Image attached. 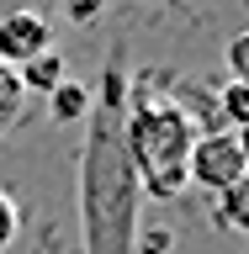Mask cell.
Wrapping results in <instances>:
<instances>
[{"instance_id": "1", "label": "cell", "mask_w": 249, "mask_h": 254, "mask_svg": "<svg viewBox=\"0 0 249 254\" xmlns=\"http://www.w3.org/2000/svg\"><path fill=\"white\" fill-rule=\"evenodd\" d=\"M127 117V59L106 53L101 85L90 90L85 143H80V238L85 254H133L143 228V186L122 143Z\"/></svg>"}, {"instance_id": "2", "label": "cell", "mask_w": 249, "mask_h": 254, "mask_svg": "<svg viewBox=\"0 0 249 254\" xmlns=\"http://www.w3.org/2000/svg\"><path fill=\"white\" fill-rule=\"evenodd\" d=\"M202 138V122L191 117L186 101H175L165 90H133L127 85V117H122V143L127 159L138 170L143 196H159V201H175L180 190L191 186V148Z\"/></svg>"}, {"instance_id": "3", "label": "cell", "mask_w": 249, "mask_h": 254, "mask_svg": "<svg viewBox=\"0 0 249 254\" xmlns=\"http://www.w3.org/2000/svg\"><path fill=\"white\" fill-rule=\"evenodd\" d=\"M186 175H191V186L212 190V196L249 186V164H244L239 138H234V132H202V138H196V148H191Z\"/></svg>"}, {"instance_id": "4", "label": "cell", "mask_w": 249, "mask_h": 254, "mask_svg": "<svg viewBox=\"0 0 249 254\" xmlns=\"http://www.w3.org/2000/svg\"><path fill=\"white\" fill-rule=\"evenodd\" d=\"M53 48V27H48L43 11H5L0 16V64L5 69H21L27 59Z\"/></svg>"}, {"instance_id": "5", "label": "cell", "mask_w": 249, "mask_h": 254, "mask_svg": "<svg viewBox=\"0 0 249 254\" xmlns=\"http://www.w3.org/2000/svg\"><path fill=\"white\" fill-rule=\"evenodd\" d=\"M16 79H21V90H27V95H53L64 79H69V69H64V53H59V48H48V53L27 59L21 69H16Z\"/></svg>"}, {"instance_id": "6", "label": "cell", "mask_w": 249, "mask_h": 254, "mask_svg": "<svg viewBox=\"0 0 249 254\" xmlns=\"http://www.w3.org/2000/svg\"><path fill=\"white\" fill-rule=\"evenodd\" d=\"M48 117H53V122H64V127L85 122V117H90V85H80V79H64L59 90L48 95Z\"/></svg>"}, {"instance_id": "7", "label": "cell", "mask_w": 249, "mask_h": 254, "mask_svg": "<svg viewBox=\"0 0 249 254\" xmlns=\"http://www.w3.org/2000/svg\"><path fill=\"white\" fill-rule=\"evenodd\" d=\"M27 101H32V95L21 90L16 69H5V64H0V138H5V132H11V127L27 117Z\"/></svg>"}, {"instance_id": "8", "label": "cell", "mask_w": 249, "mask_h": 254, "mask_svg": "<svg viewBox=\"0 0 249 254\" xmlns=\"http://www.w3.org/2000/svg\"><path fill=\"white\" fill-rule=\"evenodd\" d=\"M218 228H223V233L249 238V186L223 190V196H218Z\"/></svg>"}, {"instance_id": "9", "label": "cell", "mask_w": 249, "mask_h": 254, "mask_svg": "<svg viewBox=\"0 0 249 254\" xmlns=\"http://www.w3.org/2000/svg\"><path fill=\"white\" fill-rule=\"evenodd\" d=\"M218 111H223V122L234 127H249V79H228L218 90Z\"/></svg>"}, {"instance_id": "10", "label": "cell", "mask_w": 249, "mask_h": 254, "mask_svg": "<svg viewBox=\"0 0 249 254\" xmlns=\"http://www.w3.org/2000/svg\"><path fill=\"white\" fill-rule=\"evenodd\" d=\"M16 233H21V206H16L11 190H0V254L16 244Z\"/></svg>"}, {"instance_id": "11", "label": "cell", "mask_w": 249, "mask_h": 254, "mask_svg": "<svg viewBox=\"0 0 249 254\" xmlns=\"http://www.w3.org/2000/svg\"><path fill=\"white\" fill-rule=\"evenodd\" d=\"M223 59H228V74H234V79H249V27L228 37V48H223Z\"/></svg>"}, {"instance_id": "12", "label": "cell", "mask_w": 249, "mask_h": 254, "mask_svg": "<svg viewBox=\"0 0 249 254\" xmlns=\"http://www.w3.org/2000/svg\"><path fill=\"white\" fill-rule=\"evenodd\" d=\"M59 5H64V16H69L75 27H90L95 16L106 11V0H59Z\"/></svg>"}, {"instance_id": "13", "label": "cell", "mask_w": 249, "mask_h": 254, "mask_svg": "<svg viewBox=\"0 0 249 254\" xmlns=\"http://www.w3.org/2000/svg\"><path fill=\"white\" fill-rule=\"evenodd\" d=\"M170 254L175 249V233H170V228H159V233H138V238H133V254Z\"/></svg>"}, {"instance_id": "14", "label": "cell", "mask_w": 249, "mask_h": 254, "mask_svg": "<svg viewBox=\"0 0 249 254\" xmlns=\"http://www.w3.org/2000/svg\"><path fill=\"white\" fill-rule=\"evenodd\" d=\"M234 138H239V148H244V164H249V127H239Z\"/></svg>"}]
</instances>
